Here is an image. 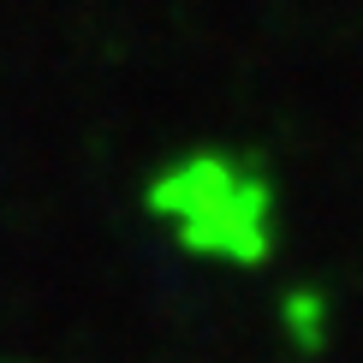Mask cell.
Here are the masks:
<instances>
[{"mask_svg": "<svg viewBox=\"0 0 363 363\" xmlns=\"http://www.w3.org/2000/svg\"><path fill=\"white\" fill-rule=\"evenodd\" d=\"M149 220L173 233V245L203 262L256 268L274 250V179L262 161L233 149H185L143 185Z\"/></svg>", "mask_w": 363, "mask_h": 363, "instance_id": "cell-1", "label": "cell"}]
</instances>
